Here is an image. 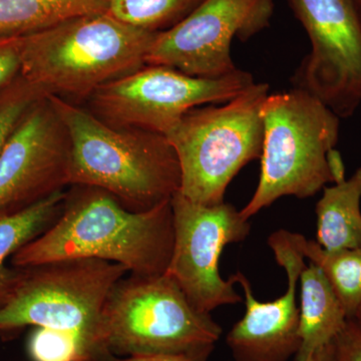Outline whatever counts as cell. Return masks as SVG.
I'll list each match as a JSON object with an SVG mask.
<instances>
[{
	"mask_svg": "<svg viewBox=\"0 0 361 361\" xmlns=\"http://www.w3.org/2000/svg\"><path fill=\"white\" fill-rule=\"evenodd\" d=\"M174 245L171 201L148 211L129 210L113 195L89 186L66 193L58 220L11 258L16 268L96 258L137 276L166 274Z\"/></svg>",
	"mask_w": 361,
	"mask_h": 361,
	"instance_id": "6da1fadb",
	"label": "cell"
},
{
	"mask_svg": "<svg viewBox=\"0 0 361 361\" xmlns=\"http://www.w3.org/2000/svg\"><path fill=\"white\" fill-rule=\"evenodd\" d=\"M47 97L70 137L68 185L99 188L137 212L180 191L179 160L166 135L111 127L78 104Z\"/></svg>",
	"mask_w": 361,
	"mask_h": 361,
	"instance_id": "7a4b0ae2",
	"label": "cell"
},
{
	"mask_svg": "<svg viewBox=\"0 0 361 361\" xmlns=\"http://www.w3.org/2000/svg\"><path fill=\"white\" fill-rule=\"evenodd\" d=\"M159 32L108 13L85 14L20 39V75L45 96L87 99L147 65Z\"/></svg>",
	"mask_w": 361,
	"mask_h": 361,
	"instance_id": "3957f363",
	"label": "cell"
},
{
	"mask_svg": "<svg viewBox=\"0 0 361 361\" xmlns=\"http://www.w3.org/2000/svg\"><path fill=\"white\" fill-rule=\"evenodd\" d=\"M264 140L258 186L240 212L249 220L285 196H314L344 176L336 151L341 118L299 87L269 94L262 108Z\"/></svg>",
	"mask_w": 361,
	"mask_h": 361,
	"instance_id": "277c9868",
	"label": "cell"
},
{
	"mask_svg": "<svg viewBox=\"0 0 361 361\" xmlns=\"http://www.w3.org/2000/svg\"><path fill=\"white\" fill-rule=\"evenodd\" d=\"M123 266L96 258L68 259L23 268V276L0 306V334L26 326L70 334L87 361H106L104 310Z\"/></svg>",
	"mask_w": 361,
	"mask_h": 361,
	"instance_id": "5b68a950",
	"label": "cell"
},
{
	"mask_svg": "<svg viewBox=\"0 0 361 361\" xmlns=\"http://www.w3.org/2000/svg\"><path fill=\"white\" fill-rule=\"evenodd\" d=\"M268 92L269 85L255 82L222 106L188 111L166 135L179 160V193L185 198L208 206L223 203L235 176L261 158Z\"/></svg>",
	"mask_w": 361,
	"mask_h": 361,
	"instance_id": "8992f818",
	"label": "cell"
},
{
	"mask_svg": "<svg viewBox=\"0 0 361 361\" xmlns=\"http://www.w3.org/2000/svg\"><path fill=\"white\" fill-rule=\"evenodd\" d=\"M223 330L167 274L123 277L104 310V342L116 356L182 353L215 348Z\"/></svg>",
	"mask_w": 361,
	"mask_h": 361,
	"instance_id": "52a82bcc",
	"label": "cell"
},
{
	"mask_svg": "<svg viewBox=\"0 0 361 361\" xmlns=\"http://www.w3.org/2000/svg\"><path fill=\"white\" fill-rule=\"evenodd\" d=\"M254 84L245 71L209 78L146 65L99 87L87 101L90 113L111 127L166 135L188 111L204 104L227 103Z\"/></svg>",
	"mask_w": 361,
	"mask_h": 361,
	"instance_id": "ba28073f",
	"label": "cell"
},
{
	"mask_svg": "<svg viewBox=\"0 0 361 361\" xmlns=\"http://www.w3.org/2000/svg\"><path fill=\"white\" fill-rule=\"evenodd\" d=\"M174 245L166 274L196 310L210 314L224 305L241 302L232 275H220L221 254L228 244L244 241L251 224L231 204L195 203L178 192L171 200Z\"/></svg>",
	"mask_w": 361,
	"mask_h": 361,
	"instance_id": "9c48e42d",
	"label": "cell"
},
{
	"mask_svg": "<svg viewBox=\"0 0 361 361\" xmlns=\"http://www.w3.org/2000/svg\"><path fill=\"white\" fill-rule=\"evenodd\" d=\"M307 32L310 54L293 78L341 118L361 104V23L355 0H286Z\"/></svg>",
	"mask_w": 361,
	"mask_h": 361,
	"instance_id": "30bf717a",
	"label": "cell"
},
{
	"mask_svg": "<svg viewBox=\"0 0 361 361\" xmlns=\"http://www.w3.org/2000/svg\"><path fill=\"white\" fill-rule=\"evenodd\" d=\"M274 7V0H204L178 25L157 35L147 65L198 78L230 75L238 70L233 40L246 42L267 28Z\"/></svg>",
	"mask_w": 361,
	"mask_h": 361,
	"instance_id": "8fae6325",
	"label": "cell"
},
{
	"mask_svg": "<svg viewBox=\"0 0 361 361\" xmlns=\"http://www.w3.org/2000/svg\"><path fill=\"white\" fill-rule=\"evenodd\" d=\"M68 130L49 97L33 104L0 152V217L68 185Z\"/></svg>",
	"mask_w": 361,
	"mask_h": 361,
	"instance_id": "7c38bea8",
	"label": "cell"
},
{
	"mask_svg": "<svg viewBox=\"0 0 361 361\" xmlns=\"http://www.w3.org/2000/svg\"><path fill=\"white\" fill-rule=\"evenodd\" d=\"M268 245L277 264L286 272V291L275 300L260 302L243 273L232 275L243 289L246 307L245 314L226 337L235 361H288L300 348L296 295L305 257L297 246L296 233L274 232Z\"/></svg>",
	"mask_w": 361,
	"mask_h": 361,
	"instance_id": "4fadbf2b",
	"label": "cell"
},
{
	"mask_svg": "<svg viewBox=\"0 0 361 361\" xmlns=\"http://www.w3.org/2000/svg\"><path fill=\"white\" fill-rule=\"evenodd\" d=\"M299 337L295 361H306L336 338L348 318L324 273L310 262L301 271Z\"/></svg>",
	"mask_w": 361,
	"mask_h": 361,
	"instance_id": "5bb4252c",
	"label": "cell"
},
{
	"mask_svg": "<svg viewBox=\"0 0 361 361\" xmlns=\"http://www.w3.org/2000/svg\"><path fill=\"white\" fill-rule=\"evenodd\" d=\"M315 212V241L324 250L360 249L361 167L348 179L323 188Z\"/></svg>",
	"mask_w": 361,
	"mask_h": 361,
	"instance_id": "9a60e30c",
	"label": "cell"
},
{
	"mask_svg": "<svg viewBox=\"0 0 361 361\" xmlns=\"http://www.w3.org/2000/svg\"><path fill=\"white\" fill-rule=\"evenodd\" d=\"M65 198L66 192L59 191L23 210L0 217V306L8 299L23 276V268L8 267L7 259L58 220Z\"/></svg>",
	"mask_w": 361,
	"mask_h": 361,
	"instance_id": "2e32d148",
	"label": "cell"
},
{
	"mask_svg": "<svg viewBox=\"0 0 361 361\" xmlns=\"http://www.w3.org/2000/svg\"><path fill=\"white\" fill-rule=\"evenodd\" d=\"M109 0H0V40L20 39L59 23L108 13Z\"/></svg>",
	"mask_w": 361,
	"mask_h": 361,
	"instance_id": "e0dca14e",
	"label": "cell"
},
{
	"mask_svg": "<svg viewBox=\"0 0 361 361\" xmlns=\"http://www.w3.org/2000/svg\"><path fill=\"white\" fill-rule=\"evenodd\" d=\"M296 243L304 257L324 273L348 319H353L361 303V248L326 251L298 233Z\"/></svg>",
	"mask_w": 361,
	"mask_h": 361,
	"instance_id": "ac0fdd59",
	"label": "cell"
},
{
	"mask_svg": "<svg viewBox=\"0 0 361 361\" xmlns=\"http://www.w3.org/2000/svg\"><path fill=\"white\" fill-rule=\"evenodd\" d=\"M204 0H109L108 13L126 25L147 32L170 30Z\"/></svg>",
	"mask_w": 361,
	"mask_h": 361,
	"instance_id": "d6986e66",
	"label": "cell"
},
{
	"mask_svg": "<svg viewBox=\"0 0 361 361\" xmlns=\"http://www.w3.org/2000/svg\"><path fill=\"white\" fill-rule=\"evenodd\" d=\"M47 97L21 75L0 90V152L28 110Z\"/></svg>",
	"mask_w": 361,
	"mask_h": 361,
	"instance_id": "ffe728a7",
	"label": "cell"
},
{
	"mask_svg": "<svg viewBox=\"0 0 361 361\" xmlns=\"http://www.w3.org/2000/svg\"><path fill=\"white\" fill-rule=\"evenodd\" d=\"M27 351L32 361H87L73 336L42 327L30 334Z\"/></svg>",
	"mask_w": 361,
	"mask_h": 361,
	"instance_id": "44dd1931",
	"label": "cell"
},
{
	"mask_svg": "<svg viewBox=\"0 0 361 361\" xmlns=\"http://www.w3.org/2000/svg\"><path fill=\"white\" fill-rule=\"evenodd\" d=\"M323 353L324 361H361V329L357 323L348 319Z\"/></svg>",
	"mask_w": 361,
	"mask_h": 361,
	"instance_id": "7402d4cb",
	"label": "cell"
},
{
	"mask_svg": "<svg viewBox=\"0 0 361 361\" xmlns=\"http://www.w3.org/2000/svg\"><path fill=\"white\" fill-rule=\"evenodd\" d=\"M20 39L0 40V90L20 75Z\"/></svg>",
	"mask_w": 361,
	"mask_h": 361,
	"instance_id": "603a6c76",
	"label": "cell"
},
{
	"mask_svg": "<svg viewBox=\"0 0 361 361\" xmlns=\"http://www.w3.org/2000/svg\"><path fill=\"white\" fill-rule=\"evenodd\" d=\"M214 348H215L182 353H159V355L133 356L111 355L106 361H208Z\"/></svg>",
	"mask_w": 361,
	"mask_h": 361,
	"instance_id": "cb8c5ba5",
	"label": "cell"
},
{
	"mask_svg": "<svg viewBox=\"0 0 361 361\" xmlns=\"http://www.w3.org/2000/svg\"><path fill=\"white\" fill-rule=\"evenodd\" d=\"M323 349L322 350L318 351L314 355L311 356L310 360L306 361H324V353H323Z\"/></svg>",
	"mask_w": 361,
	"mask_h": 361,
	"instance_id": "d4e9b609",
	"label": "cell"
},
{
	"mask_svg": "<svg viewBox=\"0 0 361 361\" xmlns=\"http://www.w3.org/2000/svg\"><path fill=\"white\" fill-rule=\"evenodd\" d=\"M353 320H355L356 323H357L358 326L361 329V303L360 306H358L357 310H356L355 315H353Z\"/></svg>",
	"mask_w": 361,
	"mask_h": 361,
	"instance_id": "484cf974",
	"label": "cell"
},
{
	"mask_svg": "<svg viewBox=\"0 0 361 361\" xmlns=\"http://www.w3.org/2000/svg\"><path fill=\"white\" fill-rule=\"evenodd\" d=\"M356 11H357L358 16L361 23V0H355Z\"/></svg>",
	"mask_w": 361,
	"mask_h": 361,
	"instance_id": "4316f807",
	"label": "cell"
}]
</instances>
